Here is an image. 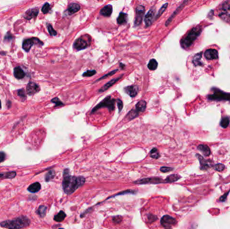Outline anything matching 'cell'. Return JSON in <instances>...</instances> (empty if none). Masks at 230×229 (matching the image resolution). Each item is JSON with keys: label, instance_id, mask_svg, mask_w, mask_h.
<instances>
[{"label": "cell", "instance_id": "39", "mask_svg": "<svg viewBox=\"0 0 230 229\" xmlns=\"http://www.w3.org/2000/svg\"><path fill=\"white\" fill-rule=\"evenodd\" d=\"M47 28H48V30H49V34L51 35V36H55V35H57V32L54 30L53 27L51 24H47Z\"/></svg>", "mask_w": 230, "mask_h": 229}, {"label": "cell", "instance_id": "29", "mask_svg": "<svg viewBox=\"0 0 230 229\" xmlns=\"http://www.w3.org/2000/svg\"><path fill=\"white\" fill-rule=\"evenodd\" d=\"M16 176V173L15 171L8 172L6 173H0V179H3V178L12 179L15 178Z\"/></svg>", "mask_w": 230, "mask_h": 229}, {"label": "cell", "instance_id": "4", "mask_svg": "<svg viewBox=\"0 0 230 229\" xmlns=\"http://www.w3.org/2000/svg\"><path fill=\"white\" fill-rule=\"evenodd\" d=\"M114 103H115V99H112L110 96H108L106 98L104 99L103 101H102L99 104H98V105L96 106L92 110L91 113L92 114L96 111H97L98 110H99L100 108H107L109 110V111L111 112L114 109Z\"/></svg>", "mask_w": 230, "mask_h": 229}, {"label": "cell", "instance_id": "30", "mask_svg": "<svg viewBox=\"0 0 230 229\" xmlns=\"http://www.w3.org/2000/svg\"><path fill=\"white\" fill-rule=\"evenodd\" d=\"M192 62L194 64V65L198 66V65H201L202 62H201V54L198 53L197 55H196L194 56L193 58V60H192Z\"/></svg>", "mask_w": 230, "mask_h": 229}, {"label": "cell", "instance_id": "14", "mask_svg": "<svg viewBox=\"0 0 230 229\" xmlns=\"http://www.w3.org/2000/svg\"><path fill=\"white\" fill-rule=\"evenodd\" d=\"M204 55L205 57L208 60L217 59L219 57L218 52H217V50L212 49H207V51H205V52L204 53Z\"/></svg>", "mask_w": 230, "mask_h": 229}, {"label": "cell", "instance_id": "52", "mask_svg": "<svg viewBox=\"0 0 230 229\" xmlns=\"http://www.w3.org/2000/svg\"><path fill=\"white\" fill-rule=\"evenodd\" d=\"M59 229H63V228H59Z\"/></svg>", "mask_w": 230, "mask_h": 229}, {"label": "cell", "instance_id": "36", "mask_svg": "<svg viewBox=\"0 0 230 229\" xmlns=\"http://www.w3.org/2000/svg\"><path fill=\"white\" fill-rule=\"evenodd\" d=\"M55 175V171H54V170L50 171L48 172L47 174L46 175L45 180L47 181V182H49V181H51V180H53V179L54 178Z\"/></svg>", "mask_w": 230, "mask_h": 229}, {"label": "cell", "instance_id": "47", "mask_svg": "<svg viewBox=\"0 0 230 229\" xmlns=\"http://www.w3.org/2000/svg\"><path fill=\"white\" fill-rule=\"evenodd\" d=\"M172 170H173V168L168 167H161V169H160L161 171L164 172V173L170 171H172Z\"/></svg>", "mask_w": 230, "mask_h": 229}, {"label": "cell", "instance_id": "2", "mask_svg": "<svg viewBox=\"0 0 230 229\" xmlns=\"http://www.w3.org/2000/svg\"><path fill=\"white\" fill-rule=\"evenodd\" d=\"M30 220L26 216H20L13 220H8L1 222V227L8 229H20L29 226Z\"/></svg>", "mask_w": 230, "mask_h": 229}, {"label": "cell", "instance_id": "6", "mask_svg": "<svg viewBox=\"0 0 230 229\" xmlns=\"http://www.w3.org/2000/svg\"><path fill=\"white\" fill-rule=\"evenodd\" d=\"M209 99L212 100H229L230 101V94L229 93H224L222 91L216 90L215 89V91L213 94L209 96Z\"/></svg>", "mask_w": 230, "mask_h": 229}, {"label": "cell", "instance_id": "5", "mask_svg": "<svg viewBox=\"0 0 230 229\" xmlns=\"http://www.w3.org/2000/svg\"><path fill=\"white\" fill-rule=\"evenodd\" d=\"M219 17L226 22L230 21V1H225L221 6Z\"/></svg>", "mask_w": 230, "mask_h": 229}, {"label": "cell", "instance_id": "25", "mask_svg": "<svg viewBox=\"0 0 230 229\" xmlns=\"http://www.w3.org/2000/svg\"><path fill=\"white\" fill-rule=\"evenodd\" d=\"M41 188V184H39V182L34 183V184H31L30 186L28 187V190L30 191V192L32 193H36L37 191H39L40 189Z\"/></svg>", "mask_w": 230, "mask_h": 229}, {"label": "cell", "instance_id": "24", "mask_svg": "<svg viewBox=\"0 0 230 229\" xmlns=\"http://www.w3.org/2000/svg\"><path fill=\"white\" fill-rule=\"evenodd\" d=\"M146 102L145 101L141 100L139 101L135 106V110H137L138 112H143L145 111L146 108Z\"/></svg>", "mask_w": 230, "mask_h": 229}, {"label": "cell", "instance_id": "22", "mask_svg": "<svg viewBox=\"0 0 230 229\" xmlns=\"http://www.w3.org/2000/svg\"><path fill=\"white\" fill-rule=\"evenodd\" d=\"M80 8L81 7L79 4H77L76 3H72L70 6H69L67 11L70 14H73L78 12L79 10H80Z\"/></svg>", "mask_w": 230, "mask_h": 229}, {"label": "cell", "instance_id": "48", "mask_svg": "<svg viewBox=\"0 0 230 229\" xmlns=\"http://www.w3.org/2000/svg\"><path fill=\"white\" fill-rule=\"evenodd\" d=\"M117 104H118V110L119 112L121 111L122 110V108H123V101L120 100V99H117Z\"/></svg>", "mask_w": 230, "mask_h": 229}, {"label": "cell", "instance_id": "16", "mask_svg": "<svg viewBox=\"0 0 230 229\" xmlns=\"http://www.w3.org/2000/svg\"><path fill=\"white\" fill-rule=\"evenodd\" d=\"M123 75L121 76V77H117V78L113 79V80H112L111 81H110V82H108L107 83H106V84L104 85L101 89H100L99 90H98V93L104 92V91H105L106 90H107L108 88H110V87H112V85H113L114 83H116L117 82H118L119 80H121V79L122 78Z\"/></svg>", "mask_w": 230, "mask_h": 229}, {"label": "cell", "instance_id": "18", "mask_svg": "<svg viewBox=\"0 0 230 229\" xmlns=\"http://www.w3.org/2000/svg\"><path fill=\"white\" fill-rule=\"evenodd\" d=\"M112 6L111 5H107L100 10V14L105 17H109L112 14Z\"/></svg>", "mask_w": 230, "mask_h": 229}, {"label": "cell", "instance_id": "1", "mask_svg": "<svg viewBox=\"0 0 230 229\" xmlns=\"http://www.w3.org/2000/svg\"><path fill=\"white\" fill-rule=\"evenodd\" d=\"M85 183V178L83 177H75L70 175L68 169H65L63 173V188L65 193L67 194H72L75 191L82 186Z\"/></svg>", "mask_w": 230, "mask_h": 229}, {"label": "cell", "instance_id": "49", "mask_svg": "<svg viewBox=\"0 0 230 229\" xmlns=\"http://www.w3.org/2000/svg\"><path fill=\"white\" fill-rule=\"evenodd\" d=\"M6 159V154L3 152H0V163L3 162Z\"/></svg>", "mask_w": 230, "mask_h": 229}, {"label": "cell", "instance_id": "19", "mask_svg": "<svg viewBox=\"0 0 230 229\" xmlns=\"http://www.w3.org/2000/svg\"><path fill=\"white\" fill-rule=\"evenodd\" d=\"M196 157H197L198 160H199V162L200 164V169H201L202 170H206V169H207L209 167H210L209 163L208 161H207V160L205 159L201 155H196Z\"/></svg>", "mask_w": 230, "mask_h": 229}, {"label": "cell", "instance_id": "42", "mask_svg": "<svg viewBox=\"0 0 230 229\" xmlns=\"http://www.w3.org/2000/svg\"><path fill=\"white\" fill-rule=\"evenodd\" d=\"M215 170L218 171H222L225 169V165L221 163H218L215 165Z\"/></svg>", "mask_w": 230, "mask_h": 229}, {"label": "cell", "instance_id": "11", "mask_svg": "<svg viewBox=\"0 0 230 229\" xmlns=\"http://www.w3.org/2000/svg\"><path fill=\"white\" fill-rule=\"evenodd\" d=\"M89 44L85 40L83 37H80L78 39L75 41L74 47V49H76L77 51H81V50H83L85 49L88 47Z\"/></svg>", "mask_w": 230, "mask_h": 229}, {"label": "cell", "instance_id": "31", "mask_svg": "<svg viewBox=\"0 0 230 229\" xmlns=\"http://www.w3.org/2000/svg\"><path fill=\"white\" fill-rule=\"evenodd\" d=\"M158 62L156 59H151L150 60V61L149 62V63H148V68H149V69L151 70V71H154L156 70L157 67H158Z\"/></svg>", "mask_w": 230, "mask_h": 229}, {"label": "cell", "instance_id": "9", "mask_svg": "<svg viewBox=\"0 0 230 229\" xmlns=\"http://www.w3.org/2000/svg\"><path fill=\"white\" fill-rule=\"evenodd\" d=\"M161 224L164 227L168 228L176 224V220L172 216L165 215L161 219Z\"/></svg>", "mask_w": 230, "mask_h": 229}, {"label": "cell", "instance_id": "44", "mask_svg": "<svg viewBox=\"0 0 230 229\" xmlns=\"http://www.w3.org/2000/svg\"><path fill=\"white\" fill-rule=\"evenodd\" d=\"M12 39H13V36L10 34V32H8L6 35L5 36V38H4V42H6V43H8V42H10Z\"/></svg>", "mask_w": 230, "mask_h": 229}, {"label": "cell", "instance_id": "28", "mask_svg": "<svg viewBox=\"0 0 230 229\" xmlns=\"http://www.w3.org/2000/svg\"><path fill=\"white\" fill-rule=\"evenodd\" d=\"M65 216H66V214L64 212L60 211L57 214V215L55 216V217H54V220H55V221L57 222H61L65 219Z\"/></svg>", "mask_w": 230, "mask_h": 229}, {"label": "cell", "instance_id": "51", "mask_svg": "<svg viewBox=\"0 0 230 229\" xmlns=\"http://www.w3.org/2000/svg\"><path fill=\"white\" fill-rule=\"evenodd\" d=\"M1 108V101H0V108Z\"/></svg>", "mask_w": 230, "mask_h": 229}, {"label": "cell", "instance_id": "41", "mask_svg": "<svg viewBox=\"0 0 230 229\" xmlns=\"http://www.w3.org/2000/svg\"><path fill=\"white\" fill-rule=\"evenodd\" d=\"M18 95L20 98H22V100H25L26 99V93H25V91H24V89H20L18 91Z\"/></svg>", "mask_w": 230, "mask_h": 229}, {"label": "cell", "instance_id": "33", "mask_svg": "<svg viewBox=\"0 0 230 229\" xmlns=\"http://www.w3.org/2000/svg\"><path fill=\"white\" fill-rule=\"evenodd\" d=\"M139 115V112H138L136 110H132L131 111L129 112L128 115H127V117L129 118V120H133L135 118L137 117Z\"/></svg>", "mask_w": 230, "mask_h": 229}, {"label": "cell", "instance_id": "21", "mask_svg": "<svg viewBox=\"0 0 230 229\" xmlns=\"http://www.w3.org/2000/svg\"><path fill=\"white\" fill-rule=\"evenodd\" d=\"M14 75L15 76V77L18 80H21V79L24 78L25 77V73L20 67H17L14 69Z\"/></svg>", "mask_w": 230, "mask_h": 229}, {"label": "cell", "instance_id": "35", "mask_svg": "<svg viewBox=\"0 0 230 229\" xmlns=\"http://www.w3.org/2000/svg\"><path fill=\"white\" fill-rule=\"evenodd\" d=\"M229 122H230V120L229 117H224L222 118V120H221V123L220 125L221 127H223V128H227V126H228V125L229 124Z\"/></svg>", "mask_w": 230, "mask_h": 229}, {"label": "cell", "instance_id": "27", "mask_svg": "<svg viewBox=\"0 0 230 229\" xmlns=\"http://www.w3.org/2000/svg\"><path fill=\"white\" fill-rule=\"evenodd\" d=\"M181 177L178 176V175H176V174H173V175H171V176H168V178H167L166 180L164 181V183H172V182H176L179 180V179H180Z\"/></svg>", "mask_w": 230, "mask_h": 229}, {"label": "cell", "instance_id": "26", "mask_svg": "<svg viewBox=\"0 0 230 229\" xmlns=\"http://www.w3.org/2000/svg\"><path fill=\"white\" fill-rule=\"evenodd\" d=\"M127 14L124 12H121L119 14L118 17L117 18V23L118 24H123L127 22Z\"/></svg>", "mask_w": 230, "mask_h": 229}, {"label": "cell", "instance_id": "20", "mask_svg": "<svg viewBox=\"0 0 230 229\" xmlns=\"http://www.w3.org/2000/svg\"><path fill=\"white\" fill-rule=\"evenodd\" d=\"M188 3V1H184L183 3H182L181 5H180L179 7L176 10V11H175L174 12L172 15L171 16V17H170V18H169V19H168V20H167V22H166V26H168V24H170V22H172V20H173V18L175 17V16L177 14H178V12H179L180 11V10H181L182 9V8H184V6H185V4H186V3Z\"/></svg>", "mask_w": 230, "mask_h": 229}, {"label": "cell", "instance_id": "37", "mask_svg": "<svg viewBox=\"0 0 230 229\" xmlns=\"http://www.w3.org/2000/svg\"><path fill=\"white\" fill-rule=\"evenodd\" d=\"M168 3H165L164 5H163L162 6V8H160V10H159L158 11V14H157V16H156V19H158V18H159L161 16V15H162V14L164 13V12H165V10H166V8H168Z\"/></svg>", "mask_w": 230, "mask_h": 229}, {"label": "cell", "instance_id": "34", "mask_svg": "<svg viewBox=\"0 0 230 229\" xmlns=\"http://www.w3.org/2000/svg\"><path fill=\"white\" fill-rule=\"evenodd\" d=\"M150 156L153 159H158L160 157V153H159L158 150L156 148H154L151 151V152H150Z\"/></svg>", "mask_w": 230, "mask_h": 229}, {"label": "cell", "instance_id": "15", "mask_svg": "<svg viewBox=\"0 0 230 229\" xmlns=\"http://www.w3.org/2000/svg\"><path fill=\"white\" fill-rule=\"evenodd\" d=\"M125 91L131 97H134L138 93V87L136 85H129L125 88Z\"/></svg>", "mask_w": 230, "mask_h": 229}, {"label": "cell", "instance_id": "46", "mask_svg": "<svg viewBox=\"0 0 230 229\" xmlns=\"http://www.w3.org/2000/svg\"><path fill=\"white\" fill-rule=\"evenodd\" d=\"M122 220H123V217L122 216H114V217L113 218V219H112L114 223H115V224L121 223V221H122Z\"/></svg>", "mask_w": 230, "mask_h": 229}, {"label": "cell", "instance_id": "40", "mask_svg": "<svg viewBox=\"0 0 230 229\" xmlns=\"http://www.w3.org/2000/svg\"><path fill=\"white\" fill-rule=\"evenodd\" d=\"M96 73V71L95 70H89L85 71V73H83L82 75L83 77H92Z\"/></svg>", "mask_w": 230, "mask_h": 229}, {"label": "cell", "instance_id": "32", "mask_svg": "<svg viewBox=\"0 0 230 229\" xmlns=\"http://www.w3.org/2000/svg\"><path fill=\"white\" fill-rule=\"evenodd\" d=\"M46 212H47V207L45 206H41L37 210V214L41 216V218H44L46 215Z\"/></svg>", "mask_w": 230, "mask_h": 229}, {"label": "cell", "instance_id": "50", "mask_svg": "<svg viewBox=\"0 0 230 229\" xmlns=\"http://www.w3.org/2000/svg\"><path fill=\"white\" fill-rule=\"evenodd\" d=\"M229 191H227V192L226 193H225V194H223L222 196H221L220 198H219V200H220L221 202H224L225 200V199H226V197H227V195H228V193H229Z\"/></svg>", "mask_w": 230, "mask_h": 229}, {"label": "cell", "instance_id": "45", "mask_svg": "<svg viewBox=\"0 0 230 229\" xmlns=\"http://www.w3.org/2000/svg\"><path fill=\"white\" fill-rule=\"evenodd\" d=\"M116 71H117V70H114V71H111V72H110V73H108V74H106V75H104V76H102V77H100L99 80H96V82H98V81H100V80H103V79H106V77H109V76H111V75H112L113 74H114L115 73H116Z\"/></svg>", "mask_w": 230, "mask_h": 229}, {"label": "cell", "instance_id": "12", "mask_svg": "<svg viewBox=\"0 0 230 229\" xmlns=\"http://www.w3.org/2000/svg\"><path fill=\"white\" fill-rule=\"evenodd\" d=\"M40 87L39 85H37L36 83L34 82H30L26 86V92L28 95H34V93H36L39 91Z\"/></svg>", "mask_w": 230, "mask_h": 229}, {"label": "cell", "instance_id": "23", "mask_svg": "<svg viewBox=\"0 0 230 229\" xmlns=\"http://www.w3.org/2000/svg\"><path fill=\"white\" fill-rule=\"evenodd\" d=\"M198 149L204 154L205 156H209L211 154V150L209 147L206 145H200L198 146Z\"/></svg>", "mask_w": 230, "mask_h": 229}, {"label": "cell", "instance_id": "43", "mask_svg": "<svg viewBox=\"0 0 230 229\" xmlns=\"http://www.w3.org/2000/svg\"><path fill=\"white\" fill-rule=\"evenodd\" d=\"M51 101L54 104H55V107H57V106H63V104L59 98L57 97H55V98L51 100Z\"/></svg>", "mask_w": 230, "mask_h": 229}, {"label": "cell", "instance_id": "7", "mask_svg": "<svg viewBox=\"0 0 230 229\" xmlns=\"http://www.w3.org/2000/svg\"><path fill=\"white\" fill-rule=\"evenodd\" d=\"M34 44H39L40 45H43V43L36 38L26 39V40H25L24 42H23L22 44L23 49H24L26 52H28L30 50L31 47H32Z\"/></svg>", "mask_w": 230, "mask_h": 229}, {"label": "cell", "instance_id": "8", "mask_svg": "<svg viewBox=\"0 0 230 229\" xmlns=\"http://www.w3.org/2000/svg\"><path fill=\"white\" fill-rule=\"evenodd\" d=\"M145 13V8L143 5H138L136 8V17L135 20V26H139L141 24L142 20Z\"/></svg>", "mask_w": 230, "mask_h": 229}, {"label": "cell", "instance_id": "38", "mask_svg": "<svg viewBox=\"0 0 230 229\" xmlns=\"http://www.w3.org/2000/svg\"><path fill=\"white\" fill-rule=\"evenodd\" d=\"M50 9H51V6H50V4L48 3H46L44 4V5L42 8V12L43 14H47L48 12H49Z\"/></svg>", "mask_w": 230, "mask_h": 229}, {"label": "cell", "instance_id": "17", "mask_svg": "<svg viewBox=\"0 0 230 229\" xmlns=\"http://www.w3.org/2000/svg\"><path fill=\"white\" fill-rule=\"evenodd\" d=\"M39 14V9L38 8H34V9L29 10L28 11L26 12L24 15V18L27 20H31L32 18L36 17Z\"/></svg>", "mask_w": 230, "mask_h": 229}, {"label": "cell", "instance_id": "10", "mask_svg": "<svg viewBox=\"0 0 230 229\" xmlns=\"http://www.w3.org/2000/svg\"><path fill=\"white\" fill-rule=\"evenodd\" d=\"M135 184H161V183H164L161 178H144L141 179L135 182Z\"/></svg>", "mask_w": 230, "mask_h": 229}, {"label": "cell", "instance_id": "3", "mask_svg": "<svg viewBox=\"0 0 230 229\" xmlns=\"http://www.w3.org/2000/svg\"><path fill=\"white\" fill-rule=\"evenodd\" d=\"M202 29L200 26L194 27L188 33V34L181 40V46L184 49H189L196 40L201 33Z\"/></svg>", "mask_w": 230, "mask_h": 229}, {"label": "cell", "instance_id": "13", "mask_svg": "<svg viewBox=\"0 0 230 229\" xmlns=\"http://www.w3.org/2000/svg\"><path fill=\"white\" fill-rule=\"evenodd\" d=\"M155 16V9L151 8L145 16V24L146 27H149L153 23Z\"/></svg>", "mask_w": 230, "mask_h": 229}]
</instances>
